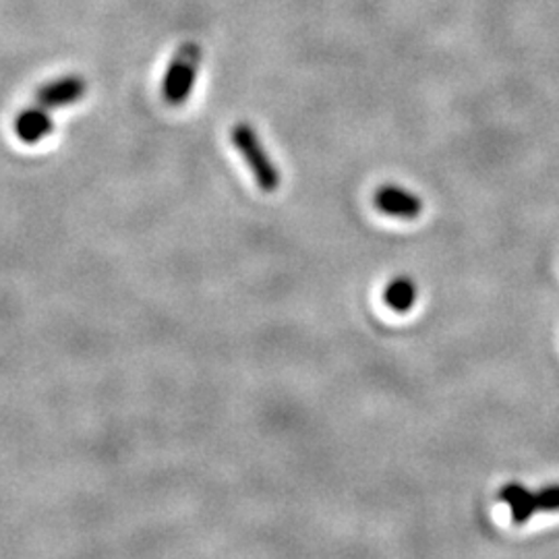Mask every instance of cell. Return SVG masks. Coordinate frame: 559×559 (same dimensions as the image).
<instances>
[{
  "mask_svg": "<svg viewBox=\"0 0 559 559\" xmlns=\"http://www.w3.org/2000/svg\"><path fill=\"white\" fill-rule=\"evenodd\" d=\"M233 143L240 154V158L249 166L253 179L258 182L261 191L274 193L282 185L280 168L270 158L265 145L261 143L260 135L249 122H237L233 127Z\"/></svg>",
  "mask_w": 559,
  "mask_h": 559,
  "instance_id": "6da1fadb",
  "label": "cell"
},
{
  "mask_svg": "<svg viewBox=\"0 0 559 559\" xmlns=\"http://www.w3.org/2000/svg\"><path fill=\"white\" fill-rule=\"evenodd\" d=\"M201 59H203V52L198 41H185L175 52L162 83V98L168 106H182L189 100L193 85L198 81Z\"/></svg>",
  "mask_w": 559,
  "mask_h": 559,
  "instance_id": "7a4b0ae2",
  "label": "cell"
},
{
  "mask_svg": "<svg viewBox=\"0 0 559 559\" xmlns=\"http://www.w3.org/2000/svg\"><path fill=\"white\" fill-rule=\"evenodd\" d=\"M373 205L383 216L399 221H417L423 214V200L415 191H408L400 185H381L373 193Z\"/></svg>",
  "mask_w": 559,
  "mask_h": 559,
  "instance_id": "3957f363",
  "label": "cell"
},
{
  "mask_svg": "<svg viewBox=\"0 0 559 559\" xmlns=\"http://www.w3.org/2000/svg\"><path fill=\"white\" fill-rule=\"evenodd\" d=\"M85 92H87V81L81 75H64L50 83H44L36 92V104H40L48 110H55V108L80 102L85 96Z\"/></svg>",
  "mask_w": 559,
  "mask_h": 559,
  "instance_id": "277c9868",
  "label": "cell"
},
{
  "mask_svg": "<svg viewBox=\"0 0 559 559\" xmlns=\"http://www.w3.org/2000/svg\"><path fill=\"white\" fill-rule=\"evenodd\" d=\"M52 131H55V120L50 117V110L44 108L40 104L25 108L15 120V133L27 145L40 143Z\"/></svg>",
  "mask_w": 559,
  "mask_h": 559,
  "instance_id": "5b68a950",
  "label": "cell"
},
{
  "mask_svg": "<svg viewBox=\"0 0 559 559\" xmlns=\"http://www.w3.org/2000/svg\"><path fill=\"white\" fill-rule=\"evenodd\" d=\"M500 500L510 508L512 520L516 524H524L533 519L539 510H537V500L535 493H531L524 485L520 483H508L503 485L500 491Z\"/></svg>",
  "mask_w": 559,
  "mask_h": 559,
  "instance_id": "8992f818",
  "label": "cell"
},
{
  "mask_svg": "<svg viewBox=\"0 0 559 559\" xmlns=\"http://www.w3.org/2000/svg\"><path fill=\"white\" fill-rule=\"evenodd\" d=\"M383 302L396 313H408L417 302V284L406 276L392 280L383 290Z\"/></svg>",
  "mask_w": 559,
  "mask_h": 559,
  "instance_id": "52a82bcc",
  "label": "cell"
},
{
  "mask_svg": "<svg viewBox=\"0 0 559 559\" xmlns=\"http://www.w3.org/2000/svg\"><path fill=\"white\" fill-rule=\"evenodd\" d=\"M539 512H559V485H549L535 493Z\"/></svg>",
  "mask_w": 559,
  "mask_h": 559,
  "instance_id": "ba28073f",
  "label": "cell"
}]
</instances>
